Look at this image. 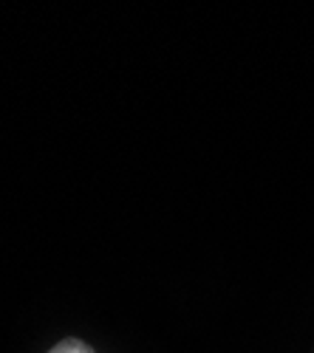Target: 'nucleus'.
<instances>
[{"mask_svg":"<svg viewBox=\"0 0 314 353\" xmlns=\"http://www.w3.org/2000/svg\"><path fill=\"white\" fill-rule=\"evenodd\" d=\"M46 353H97L88 342H82V339H77V336H66V339H60L51 350H46Z\"/></svg>","mask_w":314,"mask_h":353,"instance_id":"f257e3e1","label":"nucleus"}]
</instances>
